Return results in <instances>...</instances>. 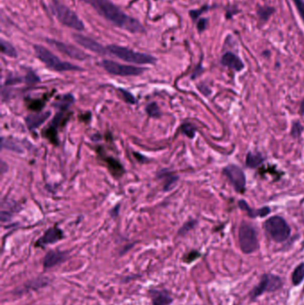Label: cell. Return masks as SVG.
<instances>
[{"instance_id": "cell-1", "label": "cell", "mask_w": 304, "mask_h": 305, "mask_svg": "<svg viewBox=\"0 0 304 305\" xmlns=\"http://www.w3.org/2000/svg\"><path fill=\"white\" fill-rule=\"evenodd\" d=\"M96 10L99 16H103L114 26L125 30L130 33H143L144 27L139 21L125 14L121 8L110 0H82Z\"/></svg>"}, {"instance_id": "cell-2", "label": "cell", "mask_w": 304, "mask_h": 305, "mask_svg": "<svg viewBox=\"0 0 304 305\" xmlns=\"http://www.w3.org/2000/svg\"><path fill=\"white\" fill-rule=\"evenodd\" d=\"M48 8L52 15L58 20L61 24L67 27L73 29L79 32L84 31L85 25L77 14L71 10L66 5L62 4L59 0H50Z\"/></svg>"}, {"instance_id": "cell-3", "label": "cell", "mask_w": 304, "mask_h": 305, "mask_svg": "<svg viewBox=\"0 0 304 305\" xmlns=\"http://www.w3.org/2000/svg\"><path fill=\"white\" fill-rule=\"evenodd\" d=\"M107 54L113 55L117 58L121 59L128 63H137V64H155L157 61L153 55L133 51L128 47H121L117 45H110L106 47Z\"/></svg>"}, {"instance_id": "cell-4", "label": "cell", "mask_w": 304, "mask_h": 305, "mask_svg": "<svg viewBox=\"0 0 304 305\" xmlns=\"http://www.w3.org/2000/svg\"><path fill=\"white\" fill-rule=\"evenodd\" d=\"M37 57L45 63L48 68L56 71H68V70H81V67L74 65L72 63L68 62H63L61 59L57 57L55 54H53L51 51L48 50L46 47L35 45L34 46Z\"/></svg>"}, {"instance_id": "cell-5", "label": "cell", "mask_w": 304, "mask_h": 305, "mask_svg": "<svg viewBox=\"0 0 304 305\" xmlns=\"http://www.w3.org/2000/svg\"><path fill=\"white\" fill-rule=\"evenodd\" d=\"M267 233L275 242H285L291 234V228L285 219L279 216L269 218L264 224Z\"/></svg>"}, {"instance_id": "cell-6", "label": "cell", "mask_w": 304, "mask_h": 305, "mask_svg": "<svg viewBox=\"0 0 304 305\" xmlns=\"http://www.w3.org/2000/svg\"><path fill=\"white\" fill-rule=\"evenodd\" d=\"M282 286L283 280L279 276L274 274H264L257 286H254V289L251 291L250 297L252 300H255L265 292H275L282 288Z\"/></svg>"}, {"instance_id": "cell-7", "label": "cell", "mask_w": 304, "mask_h": 305, "mask_svg": "<svg viewBox=\"0 0 304 305\" xmlns=\"http://www.w3.org/2000/svg\"><path fill=\"white\" fill-rule=\"evenodd\" d=\"M239 246L245 254H252L259 248L257 234L254 227L248 224H242L238 233Z\"/></svg>"}, {"instance_id": "cell-8", "label": "cell", "mask_w": 304, "mask_h": 305, "mask_svg": "<svg viewBox=\"0 0 304 305\" xmlns=\"http://www.w3.org/2000/svg\"><path fill=\"white\" fill-rule=\"evenodd\" d=\"M102 66L111 74L118 76H137L143 73L145 70V69L141 67L125 65L110 60H104L102 62Z\"/></svg>"}, {"instance_id": "cell-9", "label": "cell", "mask_w": 304, "mask_h": 305, "mask_svg": "<svg viewBox=\"0 0 304 305\" xmlns=\"http://www.w3.org/2000/svg\"><path fill=\"white\" fill-rule=\"evenodd\" d=\"M47 41L49 45L55 47L57 50L60 51L62 54L68 55L70 58L80 60V61H83V60L88 58V55L85 52H83L82 49L75 47L73 45L63 43V42L58 41L56 39H47Z\"/></svg>"}, {"instance_id": "cell-10", "label": "cell", "mask_w": 304, "mask_h": 305, "mask_svg": "<svg viewBox=\"0 0 304 305\" xmlns=\"http://www.w3.org/2000/svg\"><path fill=\"white\" fill-rule=\"evenodd\" d=\"M225 175L234 186L235 189L238 192H243L246 188V177L242 170L236 166L230 165L224 170Z\"/></svg>"}, {"instance_id": "cell-11", "label": "cell", "mask_w": 304, "mask_h": 305, "mask_svg": "<svg viewBox=\"0 0 304 305\" xmlns=\"http://www.w3.org/2000/svg\"><path fill=\"white\" fill-rule=\"evenodd\" d=\"M72 38L80 46H82L86 49L92 51L94 53H97L98 55H107L106 47H103L101 44L98 43L91 38L82 35V34H77V33H74L72 35Z\"/></svg>"}, {"instance_id": "cell-12", "label": "cell", "mask_w": 304, "mask_h": 305, "mask_svg": "<svg viewBox=\"0 0 304 305\" xmlns=\"http://www.w3.org/2000/svg\"><path fill=\"white\" fill-rule=\"evenodd\" d=\"M62 239H63V233L60 228L56 227H50L44 233V235L40 239H38V241L36 242L35 247H47V245L55 244Z\"/></svg>"}, {"instance_id": "cell-13", "label": "cell", "mask_w": 304, "mask_h": 305, "mask_svg": "<svg viewBox=\"0 0 304 305\" xmlns=\"http://www.w3.org/2000/svg\"><path fill=\"white\" fill-rule=\"evenodd\" d=\"M67 254L61 251L51 250L45 255L43 265L45 269H50L66 260Z\"/></svg>"}, {"instance_id": "cell-14", "label": "cell", "mask_w": 304, "mask_h": 305, "mask_svg": "<svg viewBox=\"0 0 304 305\" xmlns=\"http://www.w3.org/2000/svg\"><path fill=\"white\" fill-rule=\"evenodd\" d=\"M149 294L152 299L153 305H169L173 301V298L166 290L151 289Z\"/></svg>"}, {"instance_id": "cell-15", "label": "cell", "mask_w": 304, "mask_h": 305, "mask_svg": "<svg viewBox=\"0 0 304 305\" xmlns=\"http://www.w3.org/2000/svg\"><path fill=\"white\" fill-rule=\"evenodd\" d=\"M221 63L237 71H240L244 69V63L241 59L231 52H226V54L223 55Z\"/></svg>"}, {"instance_id": "cell-16", "label": "cell", "mask_w": 304, "mask_h": 305, "mask_svg": "<svg viewBox=\"0 0 304 305\" xmlns=\"http://www.w3.org/2000/svg\"><path fill=\"white\" fill-rule=\"evenodd\" d=\"M49 112L46 113H41V114H30L26 118V123H27L28 128L31 129H37L39 126L43 124L45 121L50 116Z\"/></svg>"}, {"instance_id": "cell-17", "label": "cell", "mask_w": 304, "mask_h": 305, "mask_svg": "<svg viewBox=\"0 0 304 305\" xmlns=\"http://www.w3.org/2000/svg\"><path fill=\"white\" fill-rule=\"evenodd\" d=\"M304 280V262H300L296 266L292 274V282L293 286H300Z\"/></svg>"}, {"instance_id": "cell-18", "label": "cell", "mask_w": 304, "mask_h": 305, "mask_svg": "<svg viewBox=\"0 0 304 305\" xmlns=\"http://www.w3.org/2000/svg\"><path fill=\"white\" fill-rule=\"evenodd\" d=\"M1 51L4 55H8V56L12 57V58H16L18 55L17 51H16L12 44L8 42L7 40H5L4 39H1Z\"/></svg>"}, {"instance_id": "cell-19", "label": "cell", "mask_w": 304, "mask_h": 305, "mask_svg": "<svg viewBox=\"0 0 304 305\" xmlns=\"http://www.w3.org/2000/svg\"><path fill=\"white\" fill-rule=\"evenodd\" d=\"M263 162V158L260 154H253L249 152L246 157V165L250 168H256L259 165H261Z\"/></svg>"}, {"instance_id": "cell-20", "label": "cell", "mask_w": 304, "mask_h": 305, "mask_svg": "<svg viewBox=\"0 0 304 305\" xmlns=\"http://www.w3.org/2000/svg\"><path fill=\"white\" fill-rule=\"evenodd\" d=\"M239 205L243 208V209H245V210H247L248 211V214L250 216H252V217H255V216L260 215V216H266L267 214H269V208H263V209H260L259 211H251V209H249L248 207V205L246 204L245 202H240L239 203Z\"/></svg>"}, {"instance_id": "cell-21", "label": "cell", "mask_w": 304, "mask_h": 305, "mask_svg": "<svg viewBox=\"0 0 304 305\" xmlns=\"http://www.w3.org/2000/svg\"><path fill=\"white\" fill-rule=\"evenodd\" d=\"M1 145L3 148L8 149V150H11V151H15V152H23V149L20 147L19 145L16 144L14 141L8 139V138H2L1 139Z\"/></svg>"}, {"instance_id": "cell-22", "label": "cell", "mask_w": 304, "mask_h": 305, "mask_svg": "<svg viewBox=\"0 0 304 305\" xmlns=\"http://www.w3.org/2000/svg\"><path fill=\"white\" fill-rule=\"evenodd\" d=\"M107 161L108 163V166H109L110 170L112 171L113 173H114L115 175H121V173L123 172V169L117 161L114 160L113 158H109Z\"/></svg>"}, {"instance_id": "cell-23", "label": "cell", "mask_w": 304, "mask_h": 305, "mask_svg": "<svg viewBox=\"0 0 304 305\" xmlns=\"http://www.w3.org/2000/svg\"><path fill=\"white\" fill-rule=\"evenodd\" d=\"M274 8H270V7H265V8H261L258 11L259 16H260V19L263 22H266L269 20V17L271 16V15L273 14Z\"/></svg>"}, {"instance_id": "cell-24", "label": "cell", "mask_w": 304, "mask_h": 305, "mask_svg": "<svg viewBox=\"0 0 304 305\" xmlns=\"http://www.w3.org/2000/svg\"><path fill=\"white\" fill-rule=\"evenodd\" d=\"M72 101H73L72 96L67 95V96H64L61 100H59L56 103V106L59 107V108H61V109L65 110L72 104Z\"/></svg>"}, {"instance_id": "cell-25", "label": "cell", "mask_w": 304, "mask_h": 305, "mask_svg": "<svg viewBox=\"0 0 304 305\" xmlns=\"http://www.w3.org/2000/svg\"><path fill=\"white\" fill-rule=\"evenodd\" d=\"M201 256V254L197 252V251H191L190 253L186 254L185 257H184V262H187V263H191V262H195L196 259H198Z\"/></svg>"}, {"instance_id": "cell-26", "label": "cell", "mask_w": 304, "mask_h": 305, "mask_svg": "<svg viewBox=\"0 0 304 305\" xmlns=\"http://www.w3.org/2000/svg\"><path fill=\"white\" fill-rule=\"evenodd\" d=\"M146 112L150 116H153V117H157L160 114L159 108H158V106H157L156 103L149 104L148 106H146Z\"/></svg>"}, {"instance_id": "cell-27", "label": "cell", "mask_w": 304, "mask_h": 305, "mask_svg": "<svg viewBox=\"0 0 304 305\" xmlns=\"http://www.w3.org/2000/svg\"><path fill=\"white\" fill-rule=\"evenodd\" d=\"M299 16L304 23V0H292Z\"/></svg>"}, {"instance_id": "cell-28", "label": "cell", "mask_w": 304, "mask_h": 305, "mask_svg": "<svg viewBox=\"0 0 304 305\" xmlns=\"http://www.w3.org/2000/svg\"><path fill=\"white\" fill-rule=\"evenodd\" d=\"M183 129L184 133L187 135V137H194L195 133V129L194 128V126L190 125V124H185L182 127Z\"/></svg>"}, {"instance_id": "cell-29", "label": "cell", "mask_w": 304, "mask_h": 305, "mask_svg": "<svg viewBox=\"0 0 304 305\" xmlns=\"http://www.w3.org/2000/svg\"><path fill=\"white\" fill-rule=\"evenodd\" d=\"M121 92L122 93L123 98H125V100L129 103V104H135L137 102V99L133 97L132 95L130 94L128 91L126 90H121Z\"/></svg>"}, {"instance_id": "cell-30", "label": "cell", "mask_w": 304, "mask_h": 305, "mask_svg": "<svg viewBox=\"0 0 304 305\" xmlns=\"http://www.w3.org/2000/svg\"><path fill=\"white\" fill-rule=\"evenodd\" d=\"M208 21L207 19H200L197 22V30L199 32H202L206 29Z\"/></svg>"}, {"instance_id": "cell-31", "label": "cell", "mask_w": 304, "mask_h": 305, "mask_svg": "<svg viewBox=\"0 0 304 305\" xmlns=\"http://www.w3.org/2000/svg\"><path fill=\"white\" fill-rule=\"evenodd\" d=\"M29 106H30L31 109L40 110L43 107L44 104H42V102L41 101H38V100L36 101V100H34V101H31Z\"/></svg>"}, {"instance_id": "cell-32", "label": "cell", "mask_w": 304, "mask_h": 305, "mask_svg": "<svg viewBox=\"0 0 304 305\" xmlns=\"http://www.w3.org/2000/svg\"><path fill=\"white\" fill-rule=\"evenodd\" d=\"M25 79H26V82H27V83H38L39 81L38 76L34 74L33 72H30V73L26 76V78Z\"/></svg>"}, {"instance_id": "cell-33", "label": "cell", "mask_w": 304, "mask_h": 305, "mask_svg": "<svg viewBox=\"0 0 304 305\" xmlns=\"http://www.w3.org/2000/svg\"><path fill=\"white\" fill-rule=\"evenodd\" d=\"M206 9L207 8H203L202 9H200V10H194V11H190V16H191L192 19L195 21V20L198 18V16L201 15V13L203 12V11H205Z\"/></svg>"}, {"instance_id": "cell-34", "label": "cell", "mask_w": 304, "mask_h": 305, "mask_svg": "<svg viewBox=\"0 0 304 305\" xmlns=\"http://www.w3.org/2000/svg\"><path fill=\"white\" fill-rule=\"evenodd\" d=\"M193 227H194V223H187V224L180 230V234H185V233H187V231H189V230H191Z\"/></svg>"}, {"instance_id": "cell-35", "label": "cell", "mask_w": 304, "mask_h": 305, "mask_svg": "<svg viewBox=\"0 0 304 305\" xmlns=\"http://www.w3.org/2000/svg\"><path fill=\"white\" fill-rule=\"evenodd\" d=\"M300 110H301V112H303L304 113V102H302V104H301V107H300Z\"/></svg>"}]
</instances>
